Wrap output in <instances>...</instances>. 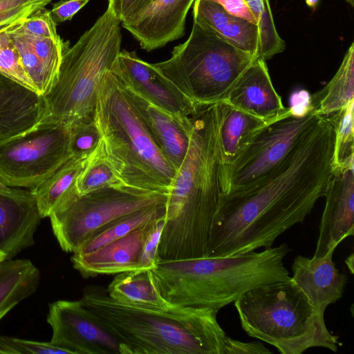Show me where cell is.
Wrapping results in <instances>:
<instances>
[{
  "instance_id": "obj_1",
  "label": "cell",
  "mask_w": 354,
  "mask_h": 354,
  "mask_svg": "<svg viewBox=\"0 0 354 354\" xmlns=\"http://www.w3.org/2000/svg\"><path fill=\"white\" fill-rule=\"evenodd\" d=\"M335 139L331 121L322 115L263 178L245 189L223 194L207 257L271 248L278 236L302 223L326 194L334 170Z\"/></svg>"
},
{
  "instance_id": "obj_2",
  "label": "cell",
  "mask_w": 354,
  "mask_h": 354,
  "mask_svg": "<svg viewBox=\"0 0 354 354\" xmlns=\"http://www.w3.org/2000/svg\"><path fill=\"white\" fill-rule=\"evenodd\" d=\"M223 102L196 104L185 159L172 180L166 203L158 260L207 257L209 234L221 196L220 128Z\"/></svg>"
},
{
  "instance_id": "obj_3",
  "label": "cell",
  "mask_w": 354,
  "mask_h": 354,
  "mask_svg": "<svg viewBox=\"0 0 354 354\" xmlns=\"http://www.w3.org/2000/svg\"><path fill=\"white\" fill-rule=\"evenodd\" d=\"M120 344V354H225L227 335L209 308L138 307L89 288L80 299Z\"/></svg>"
},
{
  "instance_id": "obj_4",
  "label": "cell",
  "mask_w": 354,
  "mask_h": 354,
  "mask_svg": "<svg viewBox=\"0 0 354 354\" xmlns=\"http://www.w3.org/2000/svg\"><path fill=\"white\" fill-rule=\"evenodd\" d=\"M290 252L282 243L228 257L158 260L151 271L170 305L218 311L256 286L290 279L283 263Z\"/></svg>"
},
{
  "instance_id": "obj_5",
  "label": "cell",
  "mask_w": 354,
  "mask_h": 354,
  "mask_svg": "<svg viewBox=\"0 0 354 354\" xmlns=\"http://www.w3.org/2000/svg\"><path fill=\"white\" fill-rule=\"evenodd\" d=\"M93 119L120 180L135 189L168 194L177 171L152 138L113 66L99 84Z\"/></svg>"
},
{
  "instance_id": "obj_6",
  "label": "cell",
  "mask_w": 354,
  "mask_h": 354,
  "mask_svg": "<svg viewBox=\"0 0 354 354\" xmlns=\"http://www.w3.org/2000/svg\"><path fill=\"white\" fill-rule=\"evenodd\" d=\"M234 303L245 332L282 354H301L313 347L335 353L341 345L291 277L256 286Z\"/></svg>"
},
{
  "instance_id": "obj_7",
  "label": "cell",
  "mask_w": 354,
  "mask_h": 354,
  "mask_svg": "<svg viewBox=\"0 0 354 354\" xmlns=\"http://www.w3.org/2000/svg\"><path fill=\"white\" fill-rule=\"evenodd\" d=\"M121 26V21L107 7L74 45L64 41L57 78L44 95L45 113L41 121L71 126L93 118L99 84L120 52Z\"/></svg>"
},
{
  "instance_id": "obj_8",
  "label": "cell",
  "mask_w": 354,
  "mask_h": 354,
  "mask_svg": "<svg viewBox=\"0 0 354 354\" xmlns=\"http://www.w3.org/2000/svg\"><path fill=\"white\" fill-rule=\"evenodd\" d=\"M256 58L193 21L188 39L170 58L153 64L194 103L209 104L225 101Z\"/></svg>"
},
{
  "instance_id": "obj_9",
  "label": "cell",
  "mask_w": 354,
  "mask_h": 354,
  "mask_svg": "<svg viewBox=\"0 0 354 354\" xmlns=\"http://www.w3.org/2000/svg\"><path fill=\"white\" fill-rule=\"evenodd\" d=\"M168 194L135 189L124 184L79 194H67L49 216L62 250L74 253L96 231L139 209L167 203Z\"/></svg>"
},
{
  "instance_id": "obj_10",
  "label": "cell",
  "mask_w": 354,
  "mask_h": 354,
  "mask_svg": "<svg viewBox=\"0 0 354 354\" xmlns=\"http://www.w3.org/2000/svg\"><path fill=\"white\" fill-rule=\"evenodd\" d=\"M71 127L41 121L0 141V179L9 187L30 189L46 180L73 156Z\"/></svg>"
},
{
  "instance_id": "obj_11",
  "label": "cell",
  "mask_w": 354,
  "mask_h": 354,
  "mask_svg": "<svg viewBox=\"0 0 354 354\" xmlns=\"http://www.w3.org/2000/svg\"><path fill=\"white\" fill-rule=\"evenodd\" d=\"M321 116L313 111L302 116L291 115L256 131L241 145L234 160L223 165V194L245 189L263 178Z\"/></svg>"
},
{
  "instance_id": "obj_12",
  "label": "cell",
  "mask_w": 354,
  "mask_h": 354,
  "mask_svg": "<svg viewBox=\"0 0 354 354\" xmlns=\"http://www.w3.org/2000/svg\"><path fill=\"white\" fill-rule=\"evenodd\" d=\"M46 320L53 331L50 342L71 354H120L118 340L80 299L50 304Z\"/></svg>"
},
{
  "instance_id": "obj_13",
  "label": "cell",
  "mask_w": 354,
  "mask_h": 354,
  "mask_svg": "<svg viewBox=\"0 0 354 354\" xmlns=\"http://www.w3.org/2000/svg\"><path fill=\"white\" fill-rule=\"evenodd\" d=\"M113 68L124 84L160 109L182 119L194 111L196 104L136 51L120 50Z\"/></svg>"
},
{
  "instance_id": "obj_14",
  "label": "cell",
  "mask_w": 354,
  "mask_h": 354,
  "mask_svg": "<svg viewBox=\"0 0 354 354\" xmlns=\"http://www.w3.org/2000/svg\"><path fill=\"white\" fill-rule=\"evenodd\" d=\"M324 197L315 258L335 250L354 234V164L334 168Z\"/></svg>"
},
{
  "instance_id": "obj_15",
  "label": "cell",
  "mask_w": 354,
  "mask_h": 354,
  "mask_svg": "<svg viewBox=\"0 0 354 354\" xmlns=\"http://www.w3.org/2000/svg\"><path fill=\"white\" fill-rule=\"evenodd\" d=\"M194 1L156 0L121 24L149 52L183 37L187 15Z\"/></svg>"
},
{
  "instance_id": "obj_16",
  "label": "cell",
  "mask_w": 354,
  "mask_h": 354,
  "mask_svg": "<svg viewBox=\"0 0 354 354\" xmlns=\"http://www.w3.org/2000/svg\"><path fill=\"white\" fill-rule=\"evenodd\" d=\"M119 80L124 92L152 138L177 171L185 159L190 143L192 129L190 117L182 119L160 109L124 84L120 77Z\"/></svg>"
},
{
  "instance_id": "obj_17",
  "label": "cell",
  "mask_w": 354,
  "mask_h": 354,
  "mask_svg": "<svg viewBox=\"0 0 354 354\" xmlns=\"http://www.w3.org/2000/svg\"><path fill=\"white\" fill-rule=\"evenodd\" d=\"M41 219L30 190L15 187L12 192H0V252L5 259L35 244Z\"/></svg>"
},
{
  "instance_id": "obj_18",
  "label": "cell",
  "mask_w": 354,
  "mask_h": 354,
  "mask_svg": "<svg viewBox=\"0 0 354 354\" xmlns=\"http://www.w3.org/2000/svg\"><path fill=\"white\" fill-rule=\"evenodd\" d=\"M158 219L88 253H73L71 258L73 268L84 278L139 270L145 242Z\"/></svg>"
},
{
  "instance_id": "obj_19",
  "label": "cell",
  "mask_w": 354,
  "mask_h": 354,
  "mask_svg": "<svg viewBox=\"0 0 354 354\" xmlns=\"http://www.w3.org/2000/svg\"><path fill=\"white\" fill-rule=\"evenodd\" d=\"M225 102L259 118L276 121L292 115L271 81L266 61L256 58L239 77Z\"/></svg>"
},
{
  "instance_id": "obj_20",
  "label": "cell",
  "mask_w": 354,
  "mask_h": 354,
  "mask_svg": "<svg viewBox=\"0 0 354 354\" xmlns=\"http://www.w3.org/2000/svg\"><path fill=\"white\" fill-rule=\"evenodd\" d=\"M334 251L319 258L297 255L292 266L291 279L322 317L326 308L342 297L347 282V276L339 272L333 261Z\"/></svg>"
},
{
  "instance_id": "obj_21",
  "label": "cell",
  "mask_w": 354,
  "mask_h": 354,
  "mask_svg": "<svg viewBox=\"0 0 354 354\" xmlns=\"http://www.w3.org/2000/svg\"><path fill=\"white\" fill-rule=\"evenodd\" d=\"M44 113L43 95L0 73V141L32 129Z\"/></svg>"
},
{
  "instance_id": "obj_22",
  "label": "cell",
  "mask_w": 354,
  "mask_h": 354,
  "mask_svg": "<svg viewBox=\"0 0 354 354\" xmlns=\"http://www.w3.org/2000/svg\"><path fill=\"white\" fill-rule=\"evenodd\" d=\"M193 19L201 27L212 32L236 48L258 58V26L226 12L210 0H195Z\"/></svg>"
},
{
  "instance_id": "obj_23",
  "label": "cell",
  "mask_w": 354,
  "mask_h": 354,
  "mask_svg": "<svg viewBox=\"0 0 354 354\" xmlns=\"http://www.w3.org/2000/svg\"><path fill=\"white\" fill-rule=\"evenodd\" d=\"M108 295L125 304L155 309H167L170 305L161 295L151 270L118 273L107 289Z\"/></svg>"
},
{
  "instance_id": "obj_24",
  "label": "cell",
  "mask_w": 354,
  "mask_h": 354,
  "mask_svg": "<svg viewBox=\"0 0 354 354\" xmlns=\"http://www.w3.org/2000/svg\"><path fill=\"white\" fill-rule=\"evenodd\" d=\"M40 272L29 259L0 261V321L15 306L35 292Z\"/></svg>"
},
{
  "instance_id": "obj_25",
  "label": "cell",
  "mask_w": 354,
  "mask_h": 354,
  "mask_svg": "<svg viewBox=\"0 0 354 354\" xmlns=\"http://www.w3.org/2000/svg\"><path fill=\"white\" fill-rule=\"evenodd\" d=\"M354 101V43L352 42L333 77L310 96L315 113L328 116Z\"/></svg>"
},
{
  "instance_id": "obj_26",
  "label": "cell",
  "mask_w": 354,
  "mask_h": 354,
  "mask_svg": "<svg viewBox=\"0 0 354 354\" xmlns=\"http://www.w3.org/2000/svg\"><path fill=\"white\" fill-rule=\"evenodd\" d=\"M88 157L72 156L46 180L30 189L41 218L49 217L57 203L76 187L77 178Z\"/></svg>"
},
{
  "instance_id": "obj_27",
  "label": "cell",
  "mask_w": 354,
  "mask_h": 354,
  "mask_svg": "<svg viewBox=\"0 0 354 354\" xmlns=\"http://www.w3.org/2000/svg\"><path fill=\"white\" fill-rule=\"evenodd\" d=\"M224 113L220 128L223 165L230 164L241 145L259 129L275 121L265 120L223 101ZM277 121V120H276Z\"/></svg>"
},
{
  "instance_id": "obj_28",
  "label": "cell",
  "mask_w": 354,
  "mask_h": 354,
  "mask_svg": "<svg viewBox=\"0 0 354 354\" xmlns=\"http://www.w3.org/2000/svg\"><path fill=\"white\" fill-rule=\"evenodd\" d=\"M165 214L166 203L145 207L121 216L96 231L74 253L84 254L97 250Z\"/></svg>"
},
{
  "instance_id": "obj_29",
  "label": "cell",
  "mask_w": 354,
  "mask_h": 354,
  "mask_svg": "<svg viewBox=\"0 0 354 354\" xmlns=\"http://www.w3.org/2000/svg\"><path fill=\"white\" fill-rule=\"evenodd\" d=\"M122 184L108 158L102 138L97 147L88 156L77 178V192L82 195L100 188Z\"/></svg>"
},
{
  "instance_id": "obj_30",
  "label": "cell",
  "mask_w": 354,
  "mask_h": 354,
  "mask_svg": "<svg viewBox=\"0 0 354 354\" xmlns=\"http://www.w3.org/2000/svg\"><path fill=\"white\" fill-rule=\"evenodd\" d=\"M20 21L8 25V31L19 53L22 66L36 91L44 95L55 80L50 77L30 46Z\"/></svg>"
},
{
  "instance_id": "obj_31",
  "label": "cell",
  "mask_w": 354,
  "mask_h": 354,
  "mask_svg": "<svg viewBox=\"0 0 354 354\" xmlns=\"http://www.w3.org/2000/svg\"><path fill=\"white\" fill-rule=\"evenodd\" d=\"M254 15L259 30L258 58L266 61L281 53L285 43L276 29L269 0H243Z\"/></svg>"
},
{
  "instance_id": "obj_32",
  "label": "cell",
  "mask_w": 354,
  "mask_h": 354,
  "mask_svg": "<svg viewBox=\"0 0 354 354\" xmlns=\"http://www.w3.org/2000/svg\"><path fill=\"white\" fill-rule=\"evenodd\" d=\"M354 101L343 109L328 115L335 133L333 167L354 164Z\"/></svg>"
},
{
  "instance_id": "obj_33",
  "label": "cell",
  "mask_w": 354,
  "mask_h": 354,
  "mask_svg": "<svg viewBox=\"0 0 354 354\" xmlns=\"http://www.w3.org/2000/svg\"><path fill=\"white\" fill-rule=\"evenodd\" d=\"M0 73L37 91L22 66L19 53L8 31V25L0 27Z\"/></svg>"
},
{
  "instance_id": "obj_34",
  "label": "cell",
  "mask_w": 354,
  "mask_h": 354,
  "mask_svg": "<svg viewBox=\"0 0 354 354\" xmlns=\"http://www.w3.org/2000/svg\"><path fill=\"white\" fill-rule=\"evenodd\" d=\"M102 140L94 119L77 122L71 127L70 146L73 156L88 157Z\"/></svg>"
},
{
  "instance_id": "obj_35",
  "label": "cell",
  "mask_w": 354,
  "mask_h": 354,
  "mask_svg": "<svg viewBox=\"0 0 354 354\" xmlns=\"http://www.w3.org/2000/svg\"><path fill=\"white\" fill-rule=\"evenodd\" d=\"M26 34L35 53L48 74L55 81L62 58L65 41L57 42L50 38L32 35L26 31Z\"/></svg>"
},
{
  "instance_id": "obj_36",
  "label": "cell",
  "mask_w": 354,
  "mask_h": 354,
  "mask_svg": "<svg viewBox=\"0 0 354 354\" xmlns=\"http://www.w3.org/2000/svg\"><path fill=\"white\" fill-rule=\"evenodd\" d=\"M0 354H71L49 342L0 336Z\"/></svg>"
},
{
  "instance_id": "obj_37",
  "label": "cell",
  "mask_w": 354,
  "mask_h": 354,
  "mask_svg": "<svg viewBox=\"0 0 354 354\" xmlns=\"http://www.w3.org/2000/svg\"><path fill=\"white\" fill-rule=\"evenodd\" d=\"M20 24L26 32L32 35L50 38L57 42H62L63 40L57 34V24L51 16L50 10L45 8L21 19Z\"/></svg>"
},
{
  "instance_id": "obj_38",
  "label": "cell",
  "mask_w": 354,
  "mask_h": 354,
  "mask_svg": "<svg viewBox=\"0 0 354 354\" xmlns=\"http://www.w3.org/2000/svg\"><path fill=\"white\" fill-rule=\"evenodd\" d=\"M165 216L156 223L145 242L139 264V270H151L157 262V252Z\"/></svg>"
},
{
  "instance_id": "obj_39",
  "label": "cell",
  "mask_w": 354,
  "mask_h": 354,
  "mask_svg": "<svg viewBox=\"0 0 354 354\" xmlns=\"http://www.w3.org/2000/svg\"><path fill=\"white\" fill-rule=\"evenodd\" d=\"M89 1L60 0L53 5L50 10L51 16L57 25L66 21H71Z\"/></svg>"
},
{
  "instance_id": "obj_40",
  "label": "cell",
  "mask_w": 354,
  "mask_h": 354,
  "mask_svg": "<svg viewBox=\"0 0 354 354\" xmlns=\"http://www.w3.org/2000/svg\"><path fill=\"white\" fill-rule=\"evenodd\" d=\"M108 1V7L121 22L133 17L149 4V0Z\"/></svg>"
},
{
  "instance_id": "obj_41",
  "label": "cell",
  "mask_w": 354,
  "mask_h": 354,
  "mask_svg": "<svg viewBox=\"0 0 354 354\" xmlns=\"http://www.w3.org/2000/svg\"><path fill=\"white\" fill-rule=\"evenodd\" d=\"M272 351L259 342H243L227 337L225 354H271Z\"/></svg>"
},
{
  "instance_id": "obj_42",
  "label": "cell",
  "mask_w": 354,
  "mask_h": 354,
  "mask_svg": "<svg viewBox=\"0 0 354 354\" xmlns=\"http://www.w3.org/2000/svg\"><path fill=\"white\" fill-rule=\"evenodd\" d=\"M220 5L228 13L257 26L256 19L243 0H210Z\"/></svg>"
},
{
  "instance_id": "obj_43",
  "label": "cell",
  "mask_w": 354,
  "mask_h": 354,
  "mask_svg": "<svg viewBox=\"0 0 354 354\" xmlns=\"http://www.w3.org/2000/svg\"><path fill=\"white\" fill-rule=\"evenodd\" d=\"M293 115L302 116L312 111L310 95L306 91L292 95L291 106L289 107Z\"/></svg>"
},
{
  "instance_id": "obj_44",
  "label": "cell",
  "mask_w": 354,
  "mask_h": 354,
  "mask_svg": "<svg viewBox=\"0 0 354 354\" xmlns=\"http://www.w3.org/2000/svg\"><path fill=\"white\" fill-rule=\"evenodd\" d=\"M52 0H0V11L15 8H30L38 10L44 8Z\"/></svg>"
},
{
  "instance_id": "obj_45",
  "label": "cell",
  "mask_w": 354,
  "mask_h": 354,
  "mask_svg": "<svg viewBox=\"0 0 354 354\" xmlns=\"http://www.w3.org/2000/svg\"><path fill=\"white\" fill-rule=\"evenodd\" d=\"M15 187H11L6 185L1 179H0V192H12L14 191Z\"/></svg>"
},
{
  "instance_id": "obj_46",
  "label": "cell",
  "mask_w": 354,
  "mask_h": 354,
  "mask_svg": "<svg viewBox=\"0 0 354 354\" xmlns=\"http://www.w3.org/2000/svg\"><path fill=\"white\" fill-rule=\"evenodd\" d=\"M351 274L353 273V254L352 253L345 261Z\"/></svg>"
},
{
  "instance_id": "obj_47",
  "label": "cell",
  "mask_w": 354,
  "mask_h": 354,
  "mask_svg": "<svg viewBox=\"0 0 354 354\" xmlns=\"http://www.w3.org/2000/svg\"><path fill=\"white\" fill-rule=\"evenodd\" d=\"M306 1L309 7L315 8L319 2V0H306Z\"/></svg>"
},
{
  "instance_id": "obj_48",
  "label": "cell",
  "mask_w": 354,
  "mask_h": 354,
  "mask_svg": "<svg viewBox=\"0 0 354 354\" xmlns=\"http://www.w3.org/2000/svg\"><path fill=\"white\" fill-rule=\"evenodd\" d=\"M346 1L349 3L352 7L354 6V0H346Z\"/></svg>"
},
{
  "instance_id": "obj_49",
  "label": "cell",
  "mask_w": 354,
  "mask_h": 354,
  "mask_svg": "<svg viewBox=\"0 0 354 354\" xmlns=\"http://www.w3.org/2000/svg\"><path fill=\"white\" fill-rule=\"evenodd\" d=\"M4 256L2 253H0V261L4 260Z\"/></svg>"
},
{
  "instance_id": "obj_50",
  "label": "cell",
  "mask_w": 354,
  "mask_h": 354,
  "mask_svg": "<svg viewBox=\"0 0 354 354\" xmlns=\"http://www.w3.org/2000/svg\"><path fill=\"white\" fill-rule=\"evenodd\" d=\"M154 1H156V0H149V4L151 2Z\"/></svg>"
},
{
  "instance_id": "obj_51",
  "label": "cell",
  "mask_w": 354,
  "mask_h": 354,
  "mask_svg": "<svg viewBox=\"0 0 354 354\" xmlns=\"http://www.w3.org/2000/svg\"><path fill=\"white\" fill-rule=\"evenodd\" d=\"M0 253H1V252H0Z\"/></svg>"
}]
</instances>
